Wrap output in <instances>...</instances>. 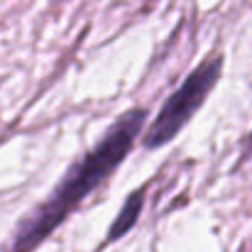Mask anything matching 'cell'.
Returning <instances> with one entry per match:
<instances>
[{"instance_id": "4", "label": "cell", "mask_w": 252, "mask_h": 252, "mask_svg": "<svg viewBox=\"0 0 252 252\" xmlns=\"http://www.w3.org/2000/svg\"><path fill=\"white\" fill-rule=\"evenodd\" d=\"M145 2H155V0H145Z\"/></svg>"}, {"instance_id": "3", "label": "cell", "mask_w": 252, "mask_h": 252, "mask_svg": "<svg viewBox=\"0 0 252 252\" xmlns=\"http://www.w3.org/2000/svg\"><path fill=\"white\" fill-rule=\"evenodd\" d=\"M147 193H150V184H142V186L132 189V191L125 196V201H123L118 216L113 218V223L108 225L105 240L100 243L98 250H103V248H108L110 243L125 238V235L137 225V220H140V216H142V208H145V203H147Z\"/></svg>"}, {"instance_id": "2", "label": "cell", "mask_w": 252, "mask_h": 252, "mask_svg": "<svg viewBox=\"0 0 252 252\" xmlns=\"http://www.w3.org/2000/svg\"><path fill=\"white\" fill-rule=\"evenodd\" d=\"M223 66H225V57L223 52H211L208 57H203L181 84L176 86V91L169 93V98L162 103L157 118L145 127L142 132V150L155 152L167 147L169 142H174L184 127L193 120V115L203 108V103L208 100L211 91L223 76Z\"/></svg>"}, {"instance_id": "1", "label": "cell", "mask_w": 252, "mask_h": 252, "mask_svg": "<svg viewBox=\"0 0 252 252\" xmlns=\"http://www.w3.org/2000/svg\"><path fill=\"white\" fill-rule=\"evenodd\" d=\"M147 105H135L125 110L118 120H113L103 137L91 150H86L76 162L69 164L66 174L54 184L49 196L17 220L12 238L2 252H34L42 248V243L49 240L69 220V216L76 213L86 198L95 189H100L115 174V169L130 157L137 137L147 127Z\"/></svg>"}]
</instances>
